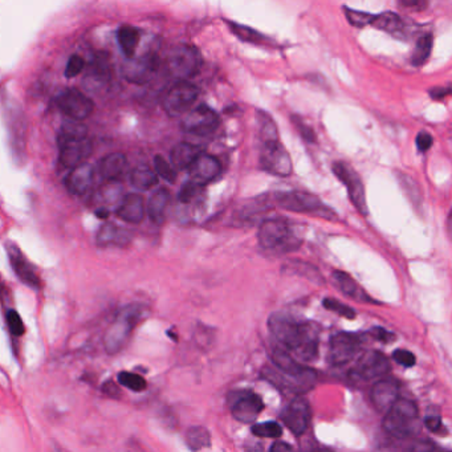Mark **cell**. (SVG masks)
Listing matches in <instances>:
<instances>
[{
	"instance_id": "1",
	"label": "cell",
	"mask_w": 452,
	"mask_h": 452,
	"mask_svg": "<svg viewBox=\"0 0 452 452\" xmlns=\"http://www.w3.org/2000/svg\"><path fill=\"white\" fill-rule=\"evenodd\" d=\"M268 329L273 338L297 362H313L319 355L320 329L314 323H300L285 313H272Z\"/></svg>"
},
{
	"instance_id": "2",
	"label": "cell",
	"mask_w": 452,
	"mask_h": 452,
	"mask_svg": "<svg viewBox=\"0 0 452 452\" xmlns=\"http://www.w3.org/2000/svg\"><path fill=\"white\" fill-rule=\"evenodd\" d=\"M273 367H267L263 376L270 383L279 388H285L293 393H305L312 388L316 374L312 369L302 367L284 349L275 347L270 355Z\"/></svg>"
},
{
	"instance_id": "3",
	"label": "cell",
	"mask_w": 452,
	"mask_h": 452,
	"mask_svg": "<svg viewBox=\"0 0 452 452\" xmlns=\"http://www.w3.org/2000/svg\"><path fill=\"white\" fill-rule=\"evenodd\" d=\"M145 316L146 308L140 304H130L119 309L104 334L105 352L110 355L122 352Z\"/></svg>"
},
{
	"instance_id": "4",
	"label": "cell",
	"mask_w": 452,
	"mask_h": 452,
	"mask_svg": "<svg viewBox=\"0 0 452 452\" xmlns=\"http://www.w3.org/2000/svg\"><path fill=\"white\" fill-rule=\"evenodd\" d=\"M258 239L261 247L276 252H292L302 246V237L295 227L282 218L264 220L258 228Z\"/></svg>"
},
{
	"instance_id": "5",
	"label": "cell",
	"mask_w": 452,
	"mask_h": 452,
	"mask_svg": "<svg viewBox=\"0 0 452 452\" xmlns=\"http://www.w3.org/2000/svg\"><path fill=\"white\" fill-rule=\"evenodd\" d=\"M273 199L282 210L317 216L332 222L338 219L333 208L323 205L319 196L305 191H280L273 195Z\"/></svg>"
},
{
	"instance_id": "6",
	"label": "cell",
	"mask_w": 452,
	"mask_h": 452,
	"mask_svg": "<svg viewBox=\"0 0 452 452\" xmlns=\"http://www.w3.org/2000/svg\"><path fill=\"white\" fill-rule=\"evenodd\" d=\"M418 422V408L410 399L400 398L385 414L383 430L396 439H406L414 434Z\"/></svg>"
},
{
	"instance_id": "7",
	"label": "cell",
	"mask_w": 452,
	"mask_h": 452,
	"mask_svg": "<svg viewBox=\"0 0 452 452\" xmlns=\"http://www.w3.org/2000/svg\"><path fill=\"white\" fill-rule=\"evenodd\" d=\"M202 66V54L199 49L189 44H178L167 56V68L172 76L181 81L194 77Z\"/></svg>"
},
{
	"instance_id": "8",
	"label": "cell",
	"mask_w": 452,
	"mask_h": 452,
	"mask_svg": "<svg viewBox=\"0 0 452 452\" xmlns=\"http://www.w3.org/2000/svg\"><path fill=\"white\" fill-rule=\"evenodd\" d=\"M260 166L264 172L278 177H288L293 170L291 155L279 140L261 143Z\"/></svg>"
},
{
	"instance_id": "9",
	"label": "cell",
	"mask_w": 452,
	"mask_h": 452,
	"mask_svg": "<svg viewBox=\"0 0 452 452\" xmlns=\"http://www.w3.org/2000/svg\"><path fill=\"white\" fill-rule=\"evenodd\" d=\"M333 174L341 181L347 189V194L352 201V203L355 207V210L361 215H369V207H367V195H365V187L359 178V175L355 172L352 166L343 161L334 162L332 166Z\"/></svg>"
},
{
	"instance_id": "10",
	"label": "cell",
	"mask_w": 452,
	"mask_h": 452,
	"mask_svg": "<svg viewBox=\"0 0 452 452\" xmlns=\"http://www.w3.org/2000/svg\"><path fill=\"white\" fill-rule=\"evenodd\" d=\"M198 95L199 92L196 86L189 81H179L166 93L163 98V109L170 117L184 116L189 110H191Z\"/></svg>"
},
{
	"instance_id": "11",
	"label": "cell",
	"mask_w": 452,
	"mask_h": 452,
	"mask_svg": "<svg viewBox=\"0 0 452 452\" xmlns=\"http://www.w3.org/2000/svg\"><path fill=\"white\" fill-rule=\"evenodd\" d=\"M220 125V119L214 109L205 104L189 110L182 119V129L189 134L206 137L213 134Z\"/></svg>"
},
{
	"instance_id": "12",
	"label": "cell",
	"mask_w": 452,
	"mask_h": 452,
	"mask_svg": "<svg viewBox=\"0 0 452 452\" xmlns=\"http://www.w3.org/2000/svg\"><path fill=\"white\" fill-rule=\"evenodd\" d=\"M56 107L65 117L78 122L90 117L95 110L93 101L77 89H68L60 93L56 98Z\"/></svg>"
},
{
	"instance_id": "13",
	"label": "cell",
	"mask_w": 452,
	"mask_h": 452,
	"mask_svg": "<svg viewBox=\"0 0 452 452\" xmlns=\"http://www.w3.org/2000/svg\"><path fill=\"white\" fill-rule=\"evenodd\" d=\"M390 370L388 359L377 350H367L359 355L355 367L350 370V377L357 381H371L388 374Z\"/></svg>"
},
{
	"instance_id": "14",
	"label": "cell",
	"mask_w": 452,
	"mask_h": 452,
	"mask_svg": "<svg viewBox=\"0 0 452 452\" xmlns=\"http://www.w3.org/2000/svg\"><path fill=\"white\" fill-rule=\"evenodd\" d=\"M160 66L158 57L154 52H148L133 57L122 65V75L133 84H146L155 76Z\"/></svg>"
},
{
	"instance_id": "15",
	"label": "cell",
	"mask_w": 452,
	"mask_h": 452,
	"mask_svg": "<svg viewBox=\"0 0 452 452\" xmlns=\"http://www.w3.org/2000/svg\"><path fill=\"white\" fill-rule=\"evenodd\" d=\"M361 347V338L352 333H338L329 344V361L334 367H343L355 359Z\"/></svg>"
},
{
	"instance_id": "16",
	"label": "cell",
	"mask_w": 452,
	"mask_h": 452,
	"mask_svg": "<svg viewBox=\"0 0 452 452\" xmlns=\"http://www.w3.org/2000/svg\"><path fill=\"white\" fill-rule=\"evenodd\" d=\"M60 149V163L65 169L73 170L76 167L85 165L88 158L93 153V142L85 138L78 140L57 141Z\"/></svg>"
},
{
	"instance_id": "17",
	"label": "cell",
	"mask_w": 452,
	"mask_h": 452,
	"mask_svg": "<svg viewBox=\"0 0 452 452\" xmlns=\"http://www.w3.org/2000/svg\"><path fill=\"white\" fill-rule=\"evenodd\" d=\"M6 249L8 254L12 269L18 276V279L24 282L27 287L32 290H39L42 287V281L32 263L23 255L22 251L15 243L7 242Z\"/></svg>"
},
{
	"instance_id": "18",
	"label": "cell",
	"mask_w": 452,
	"mask_h": 452,
	"mask_svg": "<svg viewBox=\"0 0 452 452\" xmlns=\"http://www.w3.org/2000/svg\"><path fill=\"white\" fill-rule=\"evenodd\" d=\"M281 420L293 435H302L311 420V408L308 400L305 398L292 399L291 403L282 411Z\"/></svg>"
},
{
	"instance_id": "19",
	"label": "cell",
	"mask_w": 452,
	"mask_h": 452,
	"mask_svg": "<svg viewBox=\"0 0 452 452\" xmlns=\"http://www.w3.org/2000/svg\"><path fill=\"white\" fill-rule=\"evenodd\" d=\"M264 409L263 399L255 393H239L237 398L231 405V414L242 423H252L258 420Z\"/></svg>"
},
{
	"instance_id": "20",
	"label": "cell",
	"mask_w": 452,
	"mask_h": 452,
	"mask_svg": "<svg viewBox=\"0 0 452 452\" xmlns=\"http://www.w3.org/2000/svg\"><path fill=\"white\" fill-rule=\"evenodd\" d=\"M189 174L191 182L203 187L218 178L220 174V163L215 157L201 153L194 163L189 167Z\"/></svg>"
},
{
	"instance_id": "21",
	"label": "cell",
	"mask_w": 452,
	"mask_h": 452,
	"mask_svg": "<svg viewBox=\"0 0 452 452\" xmlns=\"http://www.w3.org/2000/svg\"><path fill=\"white\" fill-rule=\"evenodd\" d=\"M370 397L376 410L386 414L399 399L398 383L393 379H381L371 388Z\"/></svg>"
},
{
	"instance_id": "22",
	"label": "cell",
	"mask_w": 452,
	"mask_h": 452,
	"mask_svg": "<svg viewBox=\"0 0 452 452\" xmlns=\"http://www.w3.org/2000/svg\"><path fill=\"white\" fill-rule=\"evenodd\" d=\"M95 182V170L89 165H81L68 174L65 178V187L69 194L83 196L88 194Z\"/></svg>"
},
{
	"instance_id": "23",
	"label": "cell",
	"mask_w": 452,
	"mask_h": 452,
	"mask_svg": "<svg viewBox=\"0 0 452 452\" xmlns=\"http://www.w3.org/2000/svg\"><path fill=\"white\" fill-rule=\"evenodd\" d=\"M128 169V160L122 153L105 155L97 166L100 177L108 182H119Z\"/></svg>"
},
{
	"instance_id": "24",
	"label": "cell",
	"mask_w": 452,
	"mask_h": 452,
	"mask_svg": "<svg viewBox=\"0 0 452 452\" xmlns=\"http://www.w3.org/2000/svg\"><path fill=\"white\" fill-rule=\"evenodd\" d=\"M117 216L124 222L138 225L145 218V201L140 194L125 195L117 207Z\"/></svg>"
},
{
	"instance_id": "25",
	"label": "cell",
	"mask_w": 452,
	"mask_h": 452,
	"mask_svg": "<svg viewBox=\"0 0 452 452\" xmlns=\"http://www.w3.org/2000/svg\"><path fill=\"white\" fill-rule=\"evenodd\" d=\"M96 242L100 247H126L130 243V232L112 223H105L98 230Z\"/></svg>"
},
{
	"instance_id": "26",
	"label": "cell",
	"mask_w": 452,
	"mask_h": 452,
	"mask_svg": "<svg viewBox=\"0 0 452 452\" xmlns=\"http://www.w3.org/2000/svg\"><path fill=\"white\" fill-rule=\"evenodd\" d=\"M202 151L191 143L181 142L172 148L170 160L174 170H189V167L194 163L195 160Z\"/></svg>"
},
{
	"instance_id": "27",
	"label": "cell",
	"mask_w": 452,
	"mask_h": 452,
	"mask_svg": "<svg viewBox=\"0 0 452 452\" xmlns=\"http://www.w3.org/2000/svg\"><path fill=\"white\" fill-rule=\"evenodd\" d=\"M169 205H170V193L166 189H160L151 195L148 203V214L154 225L161 226L165 223Z\"/></svg>"
},
{
	"instance_id": "28",
	"label": "cell",
	"mask_w": 452,
	"mask_h": 452,
	"mask_svg": "<svg viewBox=\"0 0 452 452\" xmlns=\"http://www.w3.org/2000/svg\"><path fill=\"white\" fill-rule=\"evenodd\" d=\"M332 279H333L334 285L350 299H355L358 302H371L367 293L362 291V288L355 282V279L346 272L334 270L332 273Z\"/></svg>"
},
{
	"instance_id": "29",
	"label": "cell",
	"mask_w": 452,
	"mask_h": 452,
	"mask_svg": "<svg viewBox=\"0 0 452 452\" xmlns=\"http://www.w3.org/2000/svg\"><path fill=\"white\" fill-rule=\"evenodd\" d=\"M227 27L230 28V31L232 35H235L237 39H240L242 42L246 43L256 44V45H268L272 47L273 42L268 39L267 36H264L263 33L258 32L254 28H249L247 25H242L235 22H228L226 20Z\"/></svg>"
},
{
	"instance_id": "30",
	"label": "cell",
	"mask_w": 452,
	"mask_h": 452,
	"mask_svg": "<svg viewBox=\"0 0 452 452\" xmlns=\"http://www.w3.org/2000/svg\"><path fill=\"white\" fill-rule=\"evenodd\" d=\"M141 40V32L138 28L133 25H122L119 30V47L126 59H133L137 52Z\"/></svg>"
},
{
	"instance_id": "31",
	"label": "cell",
	"mask_w": 452,
	"mask_h": 452,
	"mask_svg": "<svg viewBox=\"0 0 452 452\" xmlns=\"http://www.w3.org/2000/svg\"><path fill=\"white\" fill-rule=\"evenodd\" d=\"M373 27H376L381 31L400 36L405 30V23L399 18V15L394 12H383L381 15H376L374 20L371 23Z\"/></svg>"
},
{
	"instance_id": "32",
	"label": "cell",
	"mask_w": 452,
	"mask_h": 452,
	"mask_svg": "<svg viewBox=\"0 0 452 452\" xmlns=\"http://www.w3.org/2000/svg\"><path fill=\"white\" fill-rule=\"evenodd\" d=\"M130 184L137 190L146 191L158 184V177L149 166H137L130 174Z\"/></svg>"
},
{
	"instance_id": "33",
	"label": "cell",
	"mask_w": 452,
	"mask_h": 452,
	"mask_svg": "<svg viewBox=\"0 0 452 452\" xmlns=\"http://www.w3.org/2000/svg\"><path fill=\"white\" fill-rule=\"evenodd\" d=\"M186 443L191 451H201L211 444V434L201 426L190 427L186 432Z\"/></svg>"
},
{
	"instance_id": "34",
	"label": "cell",
	"mask_w": 452,
	"mask_h": 452,
	"mask_svg": "<svg viewBox=\"0 0 452 452\" xmlns=\"http://www.w3.org/2000/svg\"><path fill=\"white\" fill-rule=\"evenodd\" d=\"M432 43H434V37L431 33H426V35L420 36L418 42L415 44L412 57H411L412 65L420 66L429 60L431 51H432Z\"/></svg>"
},
{
	"instance_id": "35",
	"label": "cell",
	"mask_w": 452,
	"mask_h": 452,
	"mask_svg": "<svg viewBox=\"0 0 452 452\" xmlns=\"http://www.w3.org/2000/svg\"><path fill=\"white\" fill-rule=\"evenodd\" d=\"M256 119H258V140L261 141V143L279 140L276 125L267 113L258 110Z\"/></svg>"
},
{
	"instance_id": "36",
	"label": "cell",
	"mask_w": 452,
	"mask_h": 452,
	"mask_svg": "<svg viewBox=\"0 0 452 452\" xmlns=\"http://www.w3.org/2000/svg\"><path fill=\"white\" fill-rule=\"evenodd\" d=\"M88 78L92 80L95 84L107 83L110 78L108 60L105 57H96L88 68Z\"/></svg>"
},
{
	"instance_id": "37",
	"label": "cell",
	"mask_w": 452,
	"mask_h": 452,
	"mask_svg": "<svg viewBox=\"0 0 452 452\" xmlns=\"http://www.w3.org/2000/svg\"><path fill=\"white\" fill-rule=\"evenodd\" d=\"M86 129L85 125L83 122H78V121H66L63 125H61V129L59 133V138L57 141H66V140H78V138H85Z\"/></svg>"
},
{
	"instance_id": "38",
	"label": "cell",
	"mask_w": 452,
	"mask_h": 452,
	"mask_svg": "<svg viewBox=\"0 0 452 452\" xmlns=\"http://www.w3.org/2000/svg\"><path fill=\"white\" fill-rule=\"evenodd\" d=\"M252 434L258 438H268V439H279L282 435V427L278 422L268 420L258 423L252 427Z\"/></svg>"
},
{
	"instance_id": "39",
	"label": "cell",
	"mask_w": 452,
	"mask_h": 452,
	"mask_svg": "<svg viewBox=\"0 0 452 452\" xmlns=\"http://www.w3.org/2000/svg\"><path fill=\"white\" fill-rule=\"evenodd\" d=\"M119 383L124 388H128L131 391H136V393H140L143 391L148 388V382L146 379L140 376V374H136V373H130V371H121L119 374Z\"/></svg>"
},
{
	"instance_id": "40",
	"label": "cell",
	"mask_w": 452,
	"mask_h": 452,
	"mask_svg": "<svg viewBox=\"0 0 452 452\" xmlns=\"http://www.w3.org/2000/svg\"><path fill=\"white\" fill-rule=\"evenodd\" d=\"M290 264L291 266H287V267L291 268L292 272L304 275L307 279L314 281V282H323L321 273L319 272V269L313 267L311 264L304 263V261H299V260H292Z\"/></svg>"
},
{
	"instance_id": "41",
	"label": "cell",
	"mask_w": 452,
	"mask_h": 452,
	"mask_svg": "<svg viewBox=\"0 0 452 452\" xmlns=\"http://www.w3.org/2000/svg\"><path fill=\"white\" fill-rule=\"evenodd\" d=\"M154 169L157 177L160 175L165 181H167L169 184H174L177 179V172L174 170L172 163L166 161L162 155H155L154 158Z\"/></svg>"
},
{
	"instance_id": "42",
	"label": "cell",
	"mask_w": 452,
	"mask_h": 452,
	"mask_svg": "<svg viewBox=\"0 0 452 452\" xmlns=\"http://www.w3.org/2000/svg\"><path fill=\"white\" fill-rule=\"evenodd\" d=\"M323 305L325 309H328L331 312L337 313L338 316L345 317L347 320H353L355 317V311L352 307L345 305L344 302H338L335 299H331V297L323 299Z\"/></svg>"
},
{
	"instance_id": "43",
	"label": "cell",
	"mask_w": 452,
	"mask_h": 452,
	"mask_svg": "<svg viewBox=\"0 0 452 452\" xmlns=\"http://www.w3.org/2000/svg\"><path fill=\"white\" fill-rule=\"evenodd\" d=\"M345 16H346V19L349 20V23L352 24V25H355V27H358V28H362V27H365L367 24H371L373 20H374V18H376V15H373V13H367V12L364 11H355V10H352V8H347V7H344Z\"/></svg>"
},
{
	"instance_id": "44",
	"label": "cell",
	"mask_w": 452,
	"mask_h": 452,
	"mask_svg": "<svg viewBox=\"0 0 452 452\" xmlns=\"http://www.w3.org/2000/svg\"><path fill=\"white\" fill-rule=\"evenodd\" d=\"M85 59L80 54H73L69 57L66 68H65V77L66 78H73L77 75H80L85 69Z\"/></svg>"
},
{
	"instance_id": "45",
	"label": "cell",
	"mask_w": 452,
	"mask_h": 452,
	"mask_svg": "<svg viewBox=\"0 0 452 452\" xmlns=\"http://www.w3.org/2000/svg\"><path fill=\"white\" fill-rule=\"evenodd\" d=\"M6 321H7V326H8L10 332L15 337H22L23 334L25 333V326L23 323L22 317L16 311H12V309L8 311L6 314Z\"/></svg>"
},
{
	"instance_id": "46",
	"label": "cell",
	"mask_w": 452,
	"mask_h": 452,
	"mask_svg": "<svg viewBox=\"0 0 452 452\" xmlns=\"http://www.w3.org/2000/svg\"><path fill=\"white\" fill-rule=\"evenodd\" d=\"M201 190H202V186L189 181L187 184H184V186H182V189H181V191H179V195H178V199H179L181 203L187 205V203H190V202L194 199L196 195L199 194Z\"/></svg>"
},
{
	"instance_id": "47",
	"label": "cell",
	"mask_w": 452,
	"mask_h": 452,
	"mask_svg": "<svg viewBox=\"0 0 452 452\" xmlns=\"http://www.w3.org/2000/svg\"><path fill=\"white\" fill-rule=\"evenodd\" d=\"M393 358H394V361L397 364L402 365L403 367H412L417 364L415 355H412L410 350H406V349H397L393 353Z\"/></svg>"
},
{
	"instance_id": "48",
	"label": "cell",
	"mask_w": 452,
	"mask_h": 452,
	"mask_svg": "<svg viewBox=\"0 0 452 452\" xmlns=\"http://www.w3.org/2000/svg\"><path fill=\"white\" fill-rule=\"evenodd\" d=\"M292 122L296 125L297 130L300 131L302 138L308 142H314L316 141V133L313 131L311 126H308L300 117L297 116H292Z\"/></svg>"
},
{
	"instance_id": "49",
	"label": "cell",
	"mask_w": 452,
	"mask_h": 452,
	"mask_svg": "<svg viewBox=\"0 0 452 452\" xmlns=\"http://www.w3.org/2000/svg\"><path fill=\"white\" fill-rule=\"evenodd\" d=\"M415 142H417L418 150L422 151V153H426L432 146L434 140H432L431 134H429L427 131H420V134L417 136Z\"/></svg>"
},
{
	"instance_id": "50",
	"label": "cell",
	"mask_w": 452,
	"mask_h": 452,
	"mask_svg": "<svg viewBox=\"0 0 452 452\" xmlns=\"http://www.w3.org/2000/svg\"><path fill=\"white\" fill-rule=\"evenodd\" d=\"M371 335H373L376 340H378V341H381V343H391V341L396 340L394 333L388 332V331L383 329V328H374V329L371 331Z\"/></svg>"
},
{
	"instance_id": "51",
	"label": "cell",
	"mask_w": 452,
	"mask_h": 452,
	"mask_svg": "<svg viewBox=\"0 0 452 452\" xmlns=\"http://www.w3.org/2000/svg\"><path fill=\"white\" fill-rule=\"evenodd\" d=\"M409 452H438V450L431 441H422L414 443Z\"/></svg>"
},
{
	"instance_id": "52",
	"label": "cell",
	"mask_w": 452,
	"mask_h": 452,
	"mask_svg": "<svg viewBox=\"0 0 452 452\" xmlns=\"http://www.w3.org/2000/svg\"><path fill=\"white\" fill-rule=\"evenodd\" d=\"M399 4L405 8H417V11H422L429 6L427 1H420V0H402Z\"/></svg>"
},
{
	"instance_id": "53",
	"label": "cell",
	"mask_w": 452,
	"mask_h": 452,
	"mask_svg": "<svg viewBox=\"0 0 452 452\" xmlns=\"http://www.w3.org/2000/svg\"><path fill=\"white\" fill-rule=\"evenodd\" d=\"M424 426L432 431V432H438L441 430V417H435V415H431V417H426L424 420Z\"/></svg>"
},
{
	"instance_id": "54",
	"label": "cell",
	"mask_w": 452,
	"mask_h": 452,
	"mask_svg": "<svg viewBox=\"0 0 452 452\" xmlns=\"http://www.w3.org/2000/svg\"><path fill=\"white\" fill-rule=\"evenodd\" d=\"M269 452H293V448H292L288 443L275 441V443L270 446Z\"/></svg>"
},
{
	"instance_id": "55",
	"label": "cell",
	"mask_w": 452,
	"mask_h": 452,
	"mask_svg": "<svg viewBox=\"0 0 452 452\" xmlns=\"http://www.w3.org/2000/svg\"><path fill=\"white\" fill-rule=\"evenodd\" d=\"M431 97L435 98V100H441V98L446 97L450 95V88H435L430 90Z\"/></svg>"
},
{
	"instance_id": "56",
	"label": "cell",
	"mask_w": 452,
	"mask_h": 452,
	"mask_svg": "<svg viewBox=\"0 0 452 452\" xmlns=\"http://www.w3.org/2000/svg\"><path fill=\"white\" fill-rule=\"evenodd\" d=\"M102 390H104V393H107L110 397H117L119 394V388H117L114 383H112V382L105 383Z\"/></svg>"
},
{
	"instance_id": "57",
	"label": "cell",
	"mask_w": 452,
	"mask_h": 452,
	"mask_svg": "<svg viewBox=\"0 0 452 452\" xmlns=\"http://www.w3.org/2000/svg\"><path fill=\"white\" fill-rule=\"evenodd\" d=\"M96 216L100 218V219H107L109 216V210L108 208H100L96 211Z\"/></svg>"
},
{
	"instance_id": "58",
	"label": "cell",
	"mask_w": 452,
	"mask_h": 452,
	"mask_svg": "<svg viewBox=\"0 0 452 452\" xmlns=\"http://www.w3.org/2000/svg\"><path fill=\"white\" fill-rule=\"evenodd\" d=\"M59 452H65L64 450H60Z\"/></svg>"
}]
</instances>
